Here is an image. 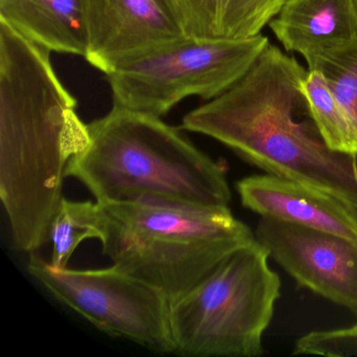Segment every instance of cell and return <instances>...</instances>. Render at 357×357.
Returning <instances> with one entry per match:
<instances>
[{
  "mask_svg": "<svg viewBox=\"0 0 357 357\" xmlns=\"http://www.w3.org/2000/svg\"><path fill=\"white\" fill-rule=\"evenodd\" d=\"M268 26L286 52L305 61L357 40L353 0H286Z\"/></svg>",
  "mask_w": 357,
  "mask_h": 357,
  "instance_id": "8fae6325",
  "label": "cell"
},
{
  "mask_svg": "<svg viewBox=\"0 0 357 357\" xmlns=\"http://www.w3.org/2000/svg\"><path fill=\"white\" fill-rule=\"evenodd\" d=\"M0 22L52 53L85 58V0H0Z\"/></svg>",
  "mask_w": 357,
  "mask_h": 357,
  "instance_id": "7c38bea8",
  "label": "cell"
},
{
  "mask_svg": "<svg viewBox=\"0 0 357 357\" xmlns=\"http://www.w3.org/2000/svg\"><path fill=\"white\" fill-rule=\"evenodd\" d=\"M51 54L0 22V198L13 248L31 254L49 241L68 166L91 142Z\"/></svg>",
  "mask_w": 357,
  "mask_h": 357,
  "instance_id": "6da1fadb",
  "label": "cell"
},
{
  "mask_svg": "<svg viewBox=\"0 0 357 357\" xmlns=\"http://www.w3.org/2000/svg\"><path fill=\"white\" fill-rule=\"evenodd\" d=\"M268 45L262 34L243 40L187 37L105 75L114 105L162 118L187 98L211 101L241 80Z\"/></svg>",
  "mask_w": 357,
  "mask_h": 357,
  "instance_id": "8992f818",
  "label": "cell"
},
{
  "mask_svg": "<svg viewBox=\"0 0 357 357\" xmlns=\"http://www.w3.org/2000/svg\"><path fill=\"white\" fill-rule=\"evenodd\" d=\"M237 191L242 206L261 217L357 241V208L327 192L267 173L238 181Z\"/></svg>",
  "mask_w": 357,
  "mask_h": 357,
  "instance_id": "30bf717a",
  "label": "cell"
},
{
  "mask_svg": "<svg viewBox=\"0 0 357 357\" xmlns=\"http://www.w3.org/2000/svg\"><path fill=\"white\" fill-rule=\"evenodd\" d=\"M353 3H354L355 10H356V15H357V0H353Z\"/></svg>",
  "mask_w": 357,
  "mask_h": 357,
  "instance_id": "ac0fdd59",
  "label": "cell"
},
{
  "mask_svg": "<svg viewBox=\"0 0 357 357\" xmlns=\"http://www.w3.org/2000/svg\"><path fill=\"white\" fill-rule=\"evenodd\" d=\"M307 70L321 73L357 130V40L307 60Z\"/></svg>",
  "mask_w": 357,
  "mask_h": 357,
  "instance_id": "2e32d148",
  "label": "cell"
},
{
  "mask_svg": "<svg viewBox=\"0 0 357 357\" xmlns=\"http://www.w3.org/2000/svg\"><path fill=\"white\" fill-rule=\"evenodd\" d=\"M303 93L309 112L327 145L335 151L357 155V130L319 70H308Z\"/></svg>",
  "mask_w": 357,
  "mask_h": 357,
  "instance_id": "5bb4252c",
  "label": "cell"
},
{
  "mask_svg": "<svg viewBox=\"0 0 357 357\" xmlns=\"http://www.w3.org/2000/svg\"><path fill=\"white\" fill-rule=\"evenodd\" d=\"M101 204V202H100ZM99 241L114 266L164 292L170 305L223 259L255 241L229 208L101 204Z\"/></svg>",
  "mask_w": 357,
  "mask_h": 357,
  "instance_id": "277c9868",
  "label": "cell"
},
{
  "mask_svg": "<svg viewBox=\"0 0 357 357\" xmlns=\"http://www.w3.org/2000/svg\"><path fill=\"white\" fill-rule=\"evenodd\" d=\"M292 353L296 355L357 357V321L349 327L319 330L296 340Z\"/></svg>",
  "mask_w": 357,
  "mask_h": 357,
  "instance_id": "e0dca14e",
  "label": "cell"
},
{
  "mask_svg": "<svg viewBox=\"0 0 357 357\" xmlns=\"http://www.w3.org/2000/svg\"><path fill=\"white\" fill-rule=\"evenodd\" d=\"M185 36L243 40L261 34L286 0H168Z\"/></svg>",
  "mask_w": 357,
  "mask_h": 357,
  "instance_id": "4fadbf2b",
  "label": "cell"
},
{
  "mask_svg": "<svg viewBox=\"0 0 357 357\" xmlns=\"http://www.w3.org/2000/svg\"><path fill=\"white\" fill-rule=\"evenodd\" d=\"M255 237L300 287L357 315V241L264 217Z\"/></svg>",
  "mask_w": 357,
  "mask_h": 357,
  "instance_id": "ba28073f",
  "label": "cell"
},
{
  "mask_svg": "<svg viewBox=\"0 0 357 357\" xmlns=\"http://www.w3.org/2000/svg\"><path fill=\"white\" fill-rule=\"evenodd\" d=\"M296 58L269 43L248 74L188 112L181 129L206 135L252 166L321 190L357 208V155L331 149L317 129Z\"/></svg>",
  "mask_w": 357,
  "mask_h": 357,
  "instance_id": "7a4b0ae2",
  "label": "cell"
},
{
  "mask_svg": "<svg viewBox=\"0 0 357 357\" xmlns=\"http://www.w3.org/2000/svg\"><path fill=\"white\" fill-rule=\"evenodd\" d=\"M89 126L91 142L70 162L68 176L96 202L229 208L225 165L160 116L114 105Z\"/></svg>",
  "mask_w": 357,
  "mask_h": 357,
  "instance_id": "3957f363",
  "label": "cell"
},
{
  "mask_svg": "<svg viewBox=\"0 0 357 357\" xmlns=\"http://www.w3.org/2000/svg\"><path fill=\"white\" fill-rule=\"evenodd\" d=\"M103 229L104 211L100 202L63 198L50 231L53 242L52 265L66 268L78 246L87 239L100 240Z\"/></svg>",
  "mask_w": 357,
  "mask_h": 357,
  "instance_id": "9a60e30c",
  "label": "cell"
},
{
  "mask_svg": "<svg viewBox=\"0 0 357 357\" xmlns=\"http://www.w3.org/2000/svg\"><path fill=\"white\" fill-rule=\"evenodd\" d=\"M28 271L54 298L101 331L156 352H174L170 301L154 286L114 265L89 271L58 268L35 255Z\"/></svg>",
  "mask_w": 357,
  "mask_h": 357,
  "instance_id": "52a82bcc",
  "label": "cell"
},
{
  "mask_svg": "<svg viewBox=\"0 0 357 357\" xmlns=\"http://www.w3.org/2000/svg\"><path fill=\"white\" fill-rule=\"evenodd\" d=\"M268 252L250 242L223 259L185 296L170 305L174 353L197 357L263 354L281 280Z\"/></svg>",
  "mask_w": 357,
  "mask_h": 357,
  "instance_id": "5b68a950",
  "label": "cell"
},
{
  "mask_svg": "<svg viewBox=\"0 0 357 357\" xmlns=\"http://www.w3.org/2000/svg\"><path fill=\"white\" fill-rule=\"evenodd\" d=\"M85 59L107 75L187 38L168 0H85Z\"/></svg>",
  "mask_w": 357,
  "mask_h": 357,
  "instance_id": "9c48e42d",
  "label": "cell"
}]
</instances>
